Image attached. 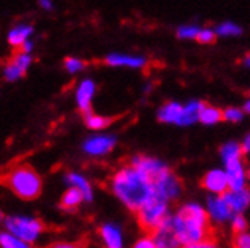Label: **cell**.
Wrapping results in <instances>:
<instances>
[{
  "label": "cell",
  "mask_w": 250,
  "mask_h": 248,
  "mask_svg": "<svg viewBox=\"0 0 250 248\" xmlns=\"http://www.w3.org/2000/svg\"><path fill=\"white\" fill-rule=\"evenodd\" d=\"M3 221H5V215H3V212L0 210V224H3Z\"/></svg>",
  "instance_id": "40"
},
{
  "label": "cell",
  "mask_w": 250,
  "mask_h": 248,
  "mask_svg": "<svg viewBox=\"0 0 250 248\" xmlns=\"http://www.w3.org/2000/svg\"><path fill=\"white\" fill-rule=\"evenodd\" d=\"M137 221L140 227L148 233L154 230L169 217V200L154 192L152 197L142 206L137 212Z\"/></svg>",
  "instance_id": "4"
},
{
  "label": "cell",
  "mask_w": 250,
  "mask_h": 248,
  "mask_svg": "<svg viewBox=\"0 0 250 248\" xmlns=\"http://www.w3.org/2000/svg\"><path fill=\"white\" fill-rule=\"evenodd\" d=\"M2 184L6 185L17 197L23 200H35L42 191L41 176L29 164H19L11 167L3 176Z\"/></svg>",
  "instance_id": "3"
},
{
  "label": "cell",
  "mask_w": 250,
  "mask_h": 248,
  "mask_svg": "<svg viewBox=\"0 0 250 248\" xmlns=\"http://www.w3.org/2000/svg\"><path fill=\"white\" fill-rule=\"evenodd\" d=\"M32 56L20 50H14L11 59L6 62L3 69V77L6 81H17L26 76L29 66L32 65Z\"/></svg>",
  "instance_id": "6"
},
{
  "label": "cell",
  "mask_w": 250,
  "mask_h": 248,
  "mask_svg": "<svg viewBox=\"0 0 250 248\" xmlns=\"http://www.w3.org/2000/svg\"><path fill=\"white\" fill-rule=\"evenodd\" d=\"M133 248H157V245H155L154 238L149 233V235H145V236H142L140 239H137L136 244L133 245Z\"/></svg>",
  "instance_id": "32"
},
{
  "label": "cell",
  "mask_w": 250,
  "mask_h": 248,
  "mask_svg": "<svg viewBox=\"0 0 250 248\" xmlns=\"http://www.w3.org/2000/svg\"><path fill=\"white\" fill-rule=\"evenodd\" d=\"M63 66L69 74H76L87 66V62L83 59H79V57H66L63 62Z\"/></svg>",
  "instance_id": "27"
},
{
  "label": "cell",
  "mask_w": 250,
  "mask_h": 248,
  "mask_svg": "<svg viewBox=\"0 0 250 248\" xmlns=\"http://www.w3.org/2000/svg\"><path fill=\"white\" fill-rule=\"evenodd\" d=\"M116 145L115 135H92L84 140L83 151L91 156L107 155Z\"/></svg>",
  "instance_id": "9"
},
{
  "label": "cell",
  "mask_w": 250,
  "mask_h": 248,
  "mask_svg": "<svg viewBox=\"0 0 250 248\" xmlns=\"http://www.w3.org/2000/svg\"><path fill=\"white\" fill-rule=\"evenodd\" d=\"M184 107L178 102H167L158 112V119L166 123H180Z\"/></svg>",
  "instance_id": "19"
},
{
  "label": "cell",
  "mask_w": 250,
  "mask_h": 248,
  "mask_svg": "<svg viewBox=\"0 0 250 248\" xmlns=\"http://www.w3.org/2000/svg\"><path fill=\"white\" fill-rule=\"evenodd\" d=\"M95 94V83L92 80H83L82 84L79 86L77 89V105H79V110L82 112V114H87L92 112V96Z\"/></svg>",
  "instance_id": "16"
},
{
  "label": "cell",
  "mask_w": 250,
  "mask_h": 248,
  "mask_svg": "<svg viewBox=\"0 0 250 248\" xmlns=\"http://www.w3.org/2000/svg\"><path fill=\"white\" fill-rule=\"evenodd\" d=\"M65 182L68 187H73L77 188L82 194H83V199L84 202H92L94 200V190L92 185L89 182L83 174L77 173V172H69L65 174Z\"/></svg>",
  "instance_id": "17"
},
{
  "label": "cell",
  "mask_w": 250,
  "mask_h": 248,
  "mask_svg": "<svg viewBox=\"0 0 250 248\" xmlns=\"http://www.w3.org/2000/svg\"><path fill=\"white\" fill-rule=\"evenodd\" d=\"M223 119V112H220L216 107H209V105H205L202 109L201 114H199V120L202 123H207V125H212V123H217Z\"/></svg>",
  "instance_id": "25"
},
{
  "label": "cell",
  "mask_w": 250,
  "mask_h": 248,
  "mask_svg": "<svg viewBox=\"0 0 250 248\" xmlns=\"http://www.w3.org/2000/svg\"><path fill=\"white\" fill-rule=\"evenodd\" d=\"M109 184L116 199L133 212H137L154 194V181L131 163L118 169Z\"/></svg>",
  "instance_id": "1"
},
{
  "label": "cell",
  "mask_w": 250,
  "mask_h": 248,
  "mask_svg": "<svg viewBox=\"0 0 250 248\" xmlns=\"http://www.w3.org/2000/svg\"><path fill=\"white\" fill-rule=\"evenodd\" d=\"M47 248H80V244L69 242V241H58V242H53Z\"/></svg>",
  "instance_id": "36"
},
{
  "label": "cell",
  "mask_w": 250,
  "mask_h": 248,
  "mask_svg": "<svg viewBox=\"0 0 250 248\" xmlns=\"http://www.w3.org/2000/svg\"><path fill=\"white\" fill-rule=\"evenodd\" d=\"M243 152H250V135L249 137H246V140H244V143H243Z\"/></svg>",
  "instance_id": "38"
},
{
  "label": "cell",
  "mask_w": 250,
  "mask_h": 248,
  "mask_svg": "<svg viewBox=\"0 0 250 248\" xmlns=\"http://www.w3.org/2000/svg\"><path fill=\"white\" fill-rule=\"evenodd\" d=\"M234 248H250V233L247 232H241L237 233L234 238Z\"/></svg>",
  "instance_id": "29"
},
{
  "label": "cell",
  "mask_w": 250,
  "mask_h": 248,
  "mask_svg": "<svg viewBox=\"0 0 250 248\" xmlns=\"http://www.w3.org/2000/svg\"><path fill=\"white\" fill-rule=\"evenodd\" d=\"M183 248H222L216 241H212L211 238L208 239H204L201 242H194V244H190V245H184Z\"/></svg>",
  "instance_id": "33"
},
{
  "label": "cell",
  "mask_w": 250,
  "mask_h": 248,
  "mask_svg": "<svg viewBox=\"0 0 250 248\" xmlns=\"http://www.w3.org/2000/svg\"><path fill=\"white\" fill-rule=\"evenodd\" d=\"M243 117V112L238 109H228L226 112H223V119L230 120V122H237Z\"/></svg>",
  "instance_id": "35"
},
{
  "label": "cell",
  "mask_w": 250,
  "mask_h": 248,
  "mask_svg": "<svg viewBox=\"0 0 250 248\" xmlns=\"http://www.w3.org/2000/svg\"><path fill=\"white\" fill-rule=\"evenodd\" d=\"M202 187L212 194H225L229 190L228 176L223 170H211L202 178Z\"/></svg>",
  "instance_id": "13"
},
{
  "label": "cell",
  "mask_w": 250,
  "mask_h": 248,
  "mask_svg": "<svg viewBox=\"0 0 250 248\" xmlns=\"http://www.w3.org/2000/svg\"><path fill=\"white\" fill-rule=\"evenodd\" d=\"M226 166V176H228V184L229 190H241L246 185V173L243 167L241 158L232 159V161L225 163Z\"/></svg>",
  "instance_id": "15"
},
{
  "label": "cell",
  "mask_w": 250,
  "mask_h": 248,
  "mask_svg": "<svg viewBox=\"0 0 250 248\" xmlns=\"http://www.w3.org/2000/svg\"><path fill=\"white\" fill-rule=\"evenodd\" d=\"M110 66H130V68H140L145 65L144 57H136V56H127V55H110L104 60Z\"/></svg>",
  "instance_id": "20"
},
{
  "label": "cell",
  "mask_w": 250,
  "mask_h": 248,
  "mask_svg": "<svg viewBox=\"0 0 250 248\" xmlns=\"http://www.w3.org/2000/svg\"><path fill=\"white\" fill-rule=\"evenodd\" d=\"M0 248H32V244L24 242L3 230L0 232Z\"/></svg>",
  "instance_id": "24"
},
{
  "label": "cell",
  "mask_w": 250,
  "mask_h": 248,
  "mask_svg": "<svg viewBox=\"0 0 250 248\" xmlns=\"http://www.w3.org/2000/svg\"><path fill=\"white\" fill-rule=\"evenodd\" d=\"M181 190H183L181 181L178 179L170 170L154 181V192L160 194V196L165 197L169 202L176 197H180Z\"/></svg>",
  "instance_id": "7"
},
{
  "label": "cell",
  "mask_w": 250,
  "mask_h": 248,
  "mask_svg": "<svg viewBox=\"0 0 250 248\" xmlns=\"http://www.w3.org/2000/svg\"><path fill=\"white\" fill-rule=\"evenodd\" d=\"M130 163L133 166H136V167L144 170L152 181H155L162 174L169 172L166 164H163L162 161H158V159H155V158H149V156H140V155H137V156L131 158Z\"/></svg>",
  "instance_id": "11"
},
{
  "label": "cell",
  "mask_w": 250,
  "mask_h": 248,
  "mask_svg": "<svg viewBox=\"0 0 250 248\" xmlns=\"http://www.w3.org/2000/svg\"><path fill=\"white\" fill-rule=\"evenodd\" d=\"M230 227H232V232H234L235 235L246 232L247 230V220L241 214H234L230 218Z\"/></svg>",
  "instance_id": "28"
},
{
  "label": "cell",
  "mask_w": 250,
  "mask_h": 248,
  "mask_svg": "<svg viewBox=\"0 0 250 248\" xmlns=\"http://www.w3.org/2000/svg\"><path fill=\"white\" fill-rule=\"evenodd\" d=\"M249 179H250V170H249Z\"/></svg>",
  "instance_id": "42"
},
{
  "label": "cell",
  "mask_w": 250,
  "mask_h": 248,
  "mask_svg": "<svg viewBox=\"0 0 250 248\" xmlns=\"http://www.w3.org/2000/svg\"><path fill=\"white\" fill-rule=\"evenodd\" d=\"M196 39H198L201 44H211L216 39V33L212 30H208V29H204V30H199L198 35H196Z\"/></svg>",
  "instance_id": "31"
},
{
  "label": "cell",
  "mask_w": 250,
  "mask_h": 248,
  "mask_svg": "<svg viewBox=\"0 0 250 248\" xmlns=\"http://www.w3.org/2000/svg\"><path fill=\"white\" fill-rule=\"evenodd\" d=\"M222 158H223V163L232 161V159H238L243 155V148L238 143H228L220 149Z\"/></svg>",
  "instance_id": "26"
},
{
  "label": "cell",
  "mask_w": 250,
  "mask_h": 248,
  "mask_svg": "<svg viewBox=\"0 0 250 248\" xmlns=\"http://www.w3.org/2000/svg\"><path fill=\"white\" fill-rule=\"evenodd\" d=\"M5 230L19 239L33 244L44 233V224L41 220L29 215H9L3 221Z\"/></svg>",
  "instance_id": "5"
},
{
  "label": "cell",
  "mask_w": 250,
  "mask_h": 248,
  "mask_svg": "<svg viewBox=\"0 0 250 248\" xmlns=\"http://www.w3.org/2000/svg\"><path fill=\"white\" fill-rule=\"evenodd\" d=\"M151 236L154 238L157 248H183V244L175 235L170 215L154 230Z\"/></svg>",
  "instance_id": "8"
},
{
  "label": "cell",
  "mask_w": 250,
  "mask_h": 248,
  "mask_svg": "<svg viewBox=\"0 0 250 248\" xmlns=\"http://www.w3.org/2000/svg\"><path fill=\"white\" fill-rule=\"evenodd\" d=\"M33 33V26L32 24H19V26H15L11 32H9V37H8V41L9 44L14 47V50L17 48H20L29 38H30V35Z\"/></svg>",
  "instance_id": "18"
},
{
  "label": "cell",
  "mask_w": 250,
  "mask_h": 248,
  "mask_svg": "<svg viewBox=\"0 0 250 248\" xmlns=\"http://www.w3.org/2000/svg\"><path fill=\"white\" fill-rule=\"evenodd\" d=\"M199 29L194 27V26H183L178 29V37L180 38H196Z\"/></svg>",
  "instance_id": "34"
},
{
  "label": "cell",
  "mask_w": 250,
  "mask_h": 248,
  "mask_svg": "<svg viewBox=\"0 0 250 248\" xmlns=\"http://www.w3.org/2000/svg\"><path fill=\"white\" fill-rule=\"evenodd\" d=\"M217 33L219 35H225V37H228V35H240L241 33V29L237 24L225 23V24H220L217 27Z\"/></svg>",
  "instance_id": "30"
},
{
  "label": "cell",
  "mask_w": 250,
  "mask_h": 248,
  "mask_svg": "<svg viewBox=\"0 0 250 248\" xmlns=\"http://www.w3.org/2000/svg\"><path fill=\"white\" fill-rule=\"evenodd\" d=\"M204 107H205V104L201 101H191L190 104H187L183 110V116L178 125H190V123L199 120V114Z\"/></svg>",
  "instance_id": "21"
},
{
  "label": "cell",
  "mask_w": 250,
  "mask_h": 248,
  "mask_svg": "<svg viewBox=\"0 0 250 248\" xmlns=\"http://www.w3.org/2000/svg\"><path fill=\"white\" fill-rule=\"evenodd\" d=\"M207 214L209 217V220L216 221V223H225L228 220L232 218V210L229 208V205L226 203L223 194L217 196V194H214L212 197L208 199V203H207Z\"/></svg>",
  "instance_id": "10"
},
{
  "label": "cell",
  "mask_w": 250,
  "mask_h": 248,
  "mask_svg": "<svg viewBox=\"0 0 250 248\" xmlns=\"http://www.w3.org/2000/svg\"><path fill=\"white\" fill-rule=\"evenodd\" d=\"M244 63H246L247 66H250V53H249V55L244 57Z\"/></svg>",
  "instance_id": "39"
},
{
  "label": "cell",
  "mask_w": 250,
  "mask_h": 248,
  "mask_svg": "<svg viewBox=\"0 0 250 248\" xmlns=\"http://www.w3.org/2000/svg\"><path fill=\"white\" fill-rule=\"evenodd\" d=\"M246 110H247V112L250 113V101H249V102L246 104Z\"/></svg>",
  "instance_id": "41"
},
{
  "label": "cell",
  "mask_w": 250,
  "mask_h": 248,
  "mask_svg": "<svg viewBox=\"0 0 250 248\" xmlns=\"http://www.w3.org/2000/svg\"><path fill=\"white\" fill-rule=\"evenodd\" d=\"M83 119H84V123L89 130H104L110 125L115 117L100 116V114H95L94 112H91V113L84 114Z\"/></svg>",
  "instance_id": "23"
},
{
  "label": "cell",
  "mask_w": 250,
  "mask_h": 248,
  "mask_svg": "<svg viewBox=\"0 0 250 248\" xmlns=\"http://www.w3.org/2000/svg\"><path fill=\"white\" fill-rule=\"evenodd\" d=\"M40 6L45 11H50L53 8V3H51V0H40Z\"/></svg>",
  "instance_id": "37"
},
{
  "label": "cell",
  "mask_w": 250,
  "mask_h": 248,
  "mask_svg": "<svg viewBox=\"0 0 250 248\" xmlns=\"http://www.w3.org/2000/svg\"><path fill=\"white\" fill-rule=\"evenodd\" d=\"M176 238L184 245L201 242L211 236L209 217L207 209L198 203L184 205L175 215H170Z\"/></svg>",
  "instance_id": "2"
},
{
  "label": "cell",
  "mask_w": 250,
  "mask_h": 248,
  "mask_svg": "<svg viewBox=\"0 0 250 248\" xmlns=\"http://www.w3.org/2000/svg\"><path fill=\"white\" fill-rule=\"evenodd\" d=\"M100 238L104 248H125L122 229L113 223H105L100 227Z\"/></svg>",
  "instance_id": "14"
},
{
  "label": "cell",
  "mask_w": 250,
  "mask_h": 248,
  "mask_svg": "<svg viewBox=\"0 0 250 248\" xmlns=\"http://www.w3.org/2000/svg\"><path fill=\"white\" fill-rule=\"evenodd\" d=\"M84 202L83 199V194L73 187H68V190L63 192V196L61 199V206L65 210H74L76 208H79L82 203Z\"/></svg>",
  "instance_id": "22"
},
{
  "label": "cell",
  "mask_w": 250,
  "mask_h": 248,
  "mask_svg": "<svg viewBox=\"0 0 250 248\" xmlns=\"http://www.w3.org/2000/svg\"><path fill=\"white\" fill-rule=\"evenodd\" d=\"M223 197L229 205L232 214H243V212L250 206V190L246 187L241 190H228Z\"/></svg>",
  "instance_id": "12"
}]
</instances>
